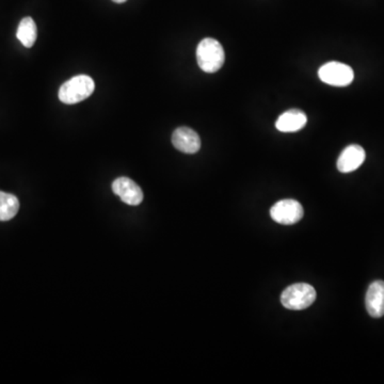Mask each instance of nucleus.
<instances>
[{"label": "nucleus", "mask_w": 384, "mask_h": 384, "mask_svg": "<svg viewBox=\"0 0 384 384\" xmlns=\"http://www.w3.org/2000/svg\"><path fill=\"white\" fill-rule=\"evenodd\" d=\"M197 60L205 73H216L224 64V49L217 40L206 38L197 48Z\"/></svg>", "instance_id": "f257e3e1"}, {"label": "nucleus", "mask_w": 384, "mask_h": 384, "mask_svg": "<svg viewBox=\"0 0 384 384\" xmlns=\"http://www.w3.org/2000/svg\"><path fill=\"white\" fill-rule=\"evenodd\" d=\"M94 89L95 84L90 76H75L62 84L59 90V100L66 105L77 104L89 98Z\"/></svg>", "instance_id": "f03ea898"}, {"label": "nucleus", "mask_w": 384, "mask_h": 384, "mask_svg": "<svg viewBox=\"0 0 384 384\" xmlns=\"http://www.w3.org/2000/svg\"><path fill=\"white\" fill-rule=\"evenodd\" d=\"M316 300V291L305 283H297L287 287L281 295L283 307L291 311H302Z\"/></svg>", "instance_id": "7ed1b4c3"}, {"label": "nucleus", "mask_w": 384, "mask_h": 384, "mask_svg": "<svg viewBox=\"0 0 384 384\" xmlns=\"http://www.w3.org/2000/svg\"><path fill=\"white\" fill-rule=\"evenodd\" d=\"M318 76L321 82L330 86H347L353 82L355 73L347 64L331 61L319 68Z\"/></svg>", "instance_id": "20e7f679"}, {"label": "nucleus", "mask_w": 384, "mask_h": 384, "mask_svg": "<svg viewBox=\"0 0 384 384\" xmlns=\"http://www.w3.org/2000/svg\"><path fill=\"white\" fill-rule=\"evenodd\" d=\"M305 212L298 201L286 199L275 203L270 209L273 221L283 225H293L302 219Z\"/></svg>", "instance_id": "39448f33"}, {"label": "nucleus", "mask_w": 384, "mask_h": 384, "mask_svg": "<svg viewBox=\"0 0 384 384\" xmlns=\"http://www.w3.org/2000/svg\"><path fill=\"white\" fill-rule=\"evenodd\" d=\"M112 191L130 206H137L144 201L142 189L128 178H118L112 183Z\"/></svg>", "instance_id": "423d86ee"}, {"label": "nucleus", "mask_w": 384, "mask_h": 384, "mask_svg": "<svg viewBox=\"0 0 384 384\" xmlns=\"http://www.w3.org/2000/svg\"><path fill=\"white\" fill-rule=\"evenodd\" d=\"M172 144L176 150L185 154H196L201 148L200 136L188 128H180L174 130Z\"/></svg>", "instance_id": "0eeeda50"}, {"label": "nucleus", "mask_w": 384, "mask_h": 384, "mask_svg": "<svg viewBox=\"0 0 384 384\" xmlns=\"http://www.w3.org/2000/svg\"><path fill=\"white\" fill-rule=\"evenodd\" d=\"M367 313L373 318L384 316V281H375L369 285L365 297Z\"/></svg>", "instance_id": "6e6552de"}, {"label": "nucleus", "mask_w": 384, "mask_h": 384, "mask_svg": "<svg viewBox=\"0 0 384 384\" xmlns=\"http://www.w3.org/2000/svg\"><path fill=\"white\" fill-rule=\"evenodd\" d=\"M366 153L358 144L347 146L339 155L337 160V169L341 173H351L357 170L365 160Z\"/></svg>", "instance_id": "1a4fd4ad"}, {"label": "nucleus", "mask_w": 384, "mask_h": 384, "mask_svg": "<svg viewBox=\"0 0 384 384\" xmlns=\"http://www.w3.org/2000/svg\"><path fill=\"white\" fill-rule=\"evenodd\" d=\"M307 116L299 109H291L281 114L275 122V128L282 132H295L307 125Z\"/></svg>", "instance_id": "9d476101"}, {"label": "nucleus", "mask_w": 384, "mask_h": 384, "mask_svg": "<svg viewBox=\"0 0 384 384\" xmlns=\"http://www.w3.org/2000/svg\"><path fill=\"white\" fill-rule=\"evenodd\" d=\"M16 37L25 47L30 48L34 45L37 41L38 29L31 17H24L22 20L16 32Z\"/></svg>", "instance_id": "9b49d317"}, {"label": "nucleus", "mask_w": 384, "mask_h": 384, "mask_svg": "<svg viewBox=\"0 0 384 384\" xmlns=\"http://www.w3.org/2000/svg\"><path fill=\"white\" fill-rule=\"evenodd\" d=\"M20 201L14 194L0 191V221L13 219L19 213Z\"/></svg>", "instance_id": "f8f14e48"}, {"label": "nucleus", "mask_w": 384, "mask_h": 384, "mask_svg": "<svg viewBox=\"0 0 384 384\" xmlns=\"http://www.w3.org/2000/svg\"><path fill=\"white\" fill-rule=\"evenodd\" d=\"M112 1H114L116 3H123L128 1V0H112Z\"/></svg>", "instance_id": "ddd939ff"}]
</instances>
